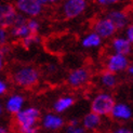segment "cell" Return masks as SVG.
<instances>
[{"mask_svg":"<svg viewBox=\"0 0 133 133\" xmlns=\"http://www.w3.org/2000/svg\"><path fill=\"white\" fill-rule=\"evenodd\" d=\"M12 79L15 84L22 88H31L39 81L40 72L32 66H22L14 70Z\"/></svg>","mask_w":133,"mask_h":133,"instance_id":"1","label":"cell"},{"mask_svg":"<svg viewBox=\"0 0 133 133\" xmlns=\"http://www.w3.org/2000/svg\"><path fill=\"white\" fill-rule=\"evenodd\" d=\"M115 103V98L110 93L101 92L93 97L91 102V111L99 117L109 116Z\"/></svg>","mask_w":133,"mask_h":133,"instance_id":"2","label":"cell"},{"mask_svg":"<svg viewBox=\"0 0 133 133\" xmlns=\"http://www.w3.org/2000/svg\"><path fill=\"white\" fill-rule=\"evenodd\" d=\"M40 110L34 106L23 108L19 112L15 115V122L18 129L37 127L38 121L40 119Z\"/></svg>","mask_w":133,"mask_h":133,"instance_id":"3","label":"cell"},{"mask_svg":"<svg viewBox=\"0 0 133 133\" xmlns=\"http://www.w3.org/2000/svg\"><path fill=\"white\" fill-rule=\"evenodd\" d=\"M14 8L19 14L29 16L30 18H36L43 11V6L39 0H17Z\"/></svg>","mask_w":133,"mask_h":133,"instance_id":"4","label":"cell"},{"mask_svg":"<svg viewBox=\"0 0 133 133\" xmlns=\"http://www.w3.org/2000/svg\"><path fill=\"white\" fill-rule=\"evenodd\" d=\"M93 32H95L102 39H108L115 36L117 29L110 19L105 15L95 19L94 24H93Z\"/></svg>","mask_w":133,"mask_h":133,"instance_id":"5","label":"cell"},{"mask_svg":"<svg viewBox=\"0 0 133 133\" xmlns=\"http://www.w3.org/2000/svg\"><path fill=\"white\" fill-rule=\"evenodd\" d=\"M129 66H130V61L128 56L111 53L106 58V70H108L115 75L127 70Z\"/></svg>","mask_w":133,"mask_h":133,"instance_id":"6","label":"cell"},{"mask_svg":"<svg viewBox=\"0 0 133 133\" xmlns=\"http://www.w3.org/2000/svg\"><path fill=\"white\" fill-rule=\"evenodd\" d=\"M87 1L84 0H67L63 3L62 11L66 18H76L87 9Z\"/></svg>","mask_w":133,"mask_h":133,"instance_id":"7","label":"cell"},{"mask_svg":"<svg viewBox=\"0 0 133 133\" xmlns=\"http://www.w3.org/2000/svg\"><path fill=\"white\" fill-rule=\"evenodd\" d=\"M91 72L85 67H79L72 69L67 76V83L72 88H80L83 87L90 81Z\"/></svg>","mask_w":133,"mask_h":133,"instance_id":"8","label":"cell"},{"mask_svg":"<svg viewBox=\"0 0 133 133\" xmlns=\"http://www.w3.org/2000/svg\"><path fill=\"white\" fill-rule=\"evenodd\" d=\"M18 12L13 4L0 3V27L11 28L15 23Z\"/></svg>","mask_w":133,"mask_h":133,"instance_id":"9","label":"cell"},{"mask_svg":"<svg viewBox=\"0 0 133 133\" xmlns=\"http://www.w3.org/2000/svg\"><path fill=\"white\" fill-rule=\"evenodd\" d=\"M41 125L42 128L49 131H56L62 129L65 125V120L62 116H59L55 112H48L41 118Z\"/></svg>","mask_w":133,"mask_h":133,"instance_id":"10","label":"cell"},{"mask_svg":"<svg viewBox=\"0 0 133 133\" xmlns=\"http://www.w3.org/2000/svg\"><path fill=\"white\" fill-rule=\"evenodd\" d=\"M111 23L115 25L117 30L119 29H125V27L130 24V18L128 13L123 10H110L107 14H106Z\"/></svg>","mask_w":133,"mask_h":133,"instance_id":"11","label":"cell"},{"mask_svg":"<svg viewBox=\"0 0 133 133\" xmlns=\"http://www.w3.org/2000/svg\"><path fill=\"white\" fill-rule=\"evenodd\" d=\"M112 53L123 56H128L132 52V43H130L123 36L115 37L110 43Z\"/></svg>","mask_w":133,"mask_h":133,"instance_id":"12","label":"cell"},{"mask_svg":"<svg viewBox=\"0 0 133 133\" xmlns=\"http://www.w3.org/2000/svg\"><path fill=\"white\" fill-rule=\"evenodd\" d=\"M110 116L118 121H128L132 119V109L125 103H115L110 111Z\"/></svg>","mask_w":133,"mask_h":133,"instance_id":"13","label":"cell"},{"mask_svg":"<svg viewBox=\"0 0 133 133\" xmlns=\"http://www.w3.org/2000/svg\"><path fill=\"white\" fill-rule=\"evenodd\" d=\"M25 97L22 94H12L5 101V109L12 115H16L24 108Z\"/></svg>","mask_w":133,"mask_h":133,"instance_id":"14","label":"cell"},{"mask_svg":"<svg viewBox=\"0 0 133 133\" xmlns=\"http://www.w3.org/2000/svg\"><path fill=\"white\" fill-rule=\"evenodd\" d=\"M102 124V117L94 114V112H88L82 118V128L88 131H95Z\"/></svg>","mask_w":133,"mask_h":133,"instance_id":"15","label":"cell"},{"mask_svg":"<svg viewBox=\"0 0 133 133\" xmlns=\"http://www.w3.org/2000/svg\"><path fill=\"white\" fill-rule=\"evenodd\" d=\"M74 104H75L74 96H70V95L61 96L55 101L54 105H53V109H54L55 114L59 115V114H62V112L68 110Z\"/></svg>","mask_w":133,"mask_h":133,"instance_id":"16","label":"cell"},{"mask_svg":"<svg viewBox=\"0 0 133 133\" xmlns=\"http://www.w3.org/2000/svg\"><path fill=\"white\" fill-rule=\"evenodd\" d=\"M98 81L103 88L114 89L118 83V78H117V75L112 74V72H110L108 70H104L101 72V75H99Z\"/></svg>","mask_w":133,"mask_h":133,"instance_id":"17","label":"cell"},{"mask_svg":"<svg viewBox=\"0 0 133 133\" xmlns=\"http://www.w3.org/2000/svg\"><path fill=\"white\" fill-rule=\"evenodd\" d=\"M103 39L97 36L95 32H90V34L85 35L81 39V45L84 49H96L98 46H101Z\"/></svg>","mask_w":133,"mask_h":133,"instance_id":"18","label":"cell"},{"mask_svg":"<svg viewBox=\"0 0 133 133\" xmlns=\"http://www.w3.org/2000/svg\"><path fill=\"white\" fill-rule=\"evenodd\" d=\"M9 35H11L13 38H17V39H24L27 36L30 35V32L27 28L26 24H23V25H15V26H12L10 28V32Z\"/></svg>","mask_w":133,"mask_h":133,"instance_id":"19","label":"cell"},{"mask_svg":"<svg viewBox=\"0 0 133 133\" xmlns=\"http://www.w3.org/2000/svg\"><path fill=\"white\" fill-rule=\"evenodd\" d=\"M26 26L29 30V32L31 35H37L39 29H40V23L38 22L37 18H29L26 22Z\"/></svg>","mask_w":133,"mask_h":133,"instance_id":"20","label":"cell"},{"mask_svg":"<svg viewBox=\"0 0 133 133\" xmlns=\"http://www.w3.org/2000/svg\"><path fill=\"white\" fill-rule=\"evenodd\" d=\"M39 41H40V37H39L38 35H31L30 34L29 36H27L26 38L22 39V44H23L24 48L29 49L32 44L38 43Z\"/></svg>","mask_w":133,"mask_h":133,"instance_id":"21","label":"cell"},{"mask_svg":"<svg viewBox=\"0 0 133 133\" xmlns=\"http://www.w3.org/2000/svg\"><path fill=\"white\" fill-rule=\"evenodd\" d=\"M64 133H85V130L82 128L81 124L78 125H67L65 128Z\"/></svg>","mask_w":133,"mask_h":133,"instance_id":"22","label":"cell"},{"mask_svg":"<svg viewBox=\"0 0 133 133\" xmlns=\"http://www.w3.org/2000/svg\"><path fill=\"white\" fill-rule=\"evenodd\" d=\"M9 39V31L5 28L0 27V45H4L8 42Z\"/></svg>","mask_w":133,"mask_h":133,"instance_id":"23","label":"cell"},{"mask_svg":"<svg viewBox=\"0 0 133 133\" xmlns=\"http://www.w3.org/2000/svg\"><path fill=\"white\" fill-rule=\"evenodd\" d=\"M124 38L127 39L130 43L133 42V25L132 24H129L127 27H125V36H124Z\"/></svg>","mask_w":133,"mask_h":133,"instance_id":"24","label":"cell"},{"mask_svg":"<svg viewBox=\"0 0 133 133\" xmlns=\"http://www.w3.org/2000/svg\"><path fill=\"white\" fill-rule=\"evenodd\" d=\"M8 89H9V87H8V83H6V81L0 78V96L4 95L5 93L8 92Z\"/></svg>","mask_w":133,"mask_h":133,"instance_id":"25","label":"cell"},{"mask_svg":"<svg viewBox=\"0 0 133 133\" xmlns=\"http://www.w3.org/2000/svg\"><path fill=\"white\" fill-rule=\"evenodd\" d=\"M19 133H38L39 128L37 127H30V128H24V129H18Z\"/></svg>","mask_w":133,"mask_h":133,"instance_id":"26","label":"cell"},{"mask_svg":"<svg viewBox=\"0 0 133 133\" xmlns=\"http://www.w3.org/2000/svg\"><path fill=\"white\" fill-rule=\"evenodd\" d=\"M111 133H133V132L127 127H118L115 130H112Z\"/></svg>","mask_w":133,"mask_h":133,"instance_id":"27","label":"cell"},{"mask_svg":"<svg viewBox=\"0 0 133 133\" xmlns=\"http://www.w3.org/2000/svg\"><path fill=\"white\" fill-rule=\"evenodd\" d=\"M116 2H117L116 0H97V3L99 5H103V6L112 5V4H115Z\"/></svg>","mask_w":133,"mask_h":133,"instance_id":"28","label":"cell"},{"mask_svg":"<svg viewBox=\"0 0 133 133\" xmlns=\"http://www.w3.org/2000/svg\"><path fill=\"white\" fill-rule=\"evenodd\" d=\"M9 52H10V50H9V48H8V45H6V44L0 45V56H1V57L4 58V56L8 54Z\"/></svg>","mask_w":133,"mask_h":133,"instance_id":"29","label":"cell"},{"mask_svg":"<svg viewBox=\"0 0 133 133\" xmlns=\"http://www.w3.org/2000/svg\"><path fill=\"white\" fill-rule=\"evenodd\" d=\"M79 124V120L77 118H72L68 121V124L67 125H78Z\"/></svg>","mask_w":133,"mask_h":133,"instance_id":"30","label":"cell"},{"mask_svg":"<svg viewBox=\"0 0 133 133\" xmlns=\"http://www.w3.org/2000/svg\"><path fill=\"white\" fill-rule=\"evenodd\" d=\"M4 67V58L0 56V71H1Z\"/></svg>","mask_w":133,"mask_h":133,"instance_id":"31","label":"cell"},{"mask_svg":"<svg viewBox=\"0 0 133 133\" xmlns=\"http://www.w3.org/2000/svg\"><path fill=\"white\" fill-rule=\"evenodd\" d=\"M0 133H10L9 130L6 129L5 127H2V125H0Z\"/></svg>","mask_w":133,"mask_h":133,"instance_id":"32","label":"cell"},{"mask_svg":"<svg viewBox=\"0 0 133 133\" xmlns=\"http://www.w3.org/2000/svg\"><path fill=\"white\" fill-rule=\"evenodd\" d=\"M127 71H128V74H129V75H131V76L133 75V66H132V65H130L129 67L127 68Z\"/></svg>","mask_w":133,"mask_h":133,"instance_id":"33","label":"cell"},{"mask_svg":"<svg viewBox=\"0 0 133 133\" xmlns=\"http://www.w3.org/2000/svg\"><path fill=\"white\" fill-rule=\"evenodd\" d=\"M2 111H3V107L1 106V104H0V116L2 115Z\"/></svg>","mask_w":133,"mask_h":133,"instance_id":"34","label":"cell"}]
</instances>
